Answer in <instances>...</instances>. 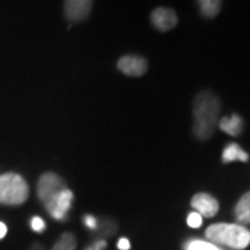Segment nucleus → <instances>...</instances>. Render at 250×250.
<instances>
[{
	"label": "nucleus",
	"instance_id": "nucleus-1",
	"mask_svg": "<svg viewBox=\"0 0 250 250\" xmlns=\"http://www.w3.org/2000/svg\"><path fill=\"white\" fill-rule=\"evenodd\" d=\"M220 108L221 103L215 93L210 90L197 93L193 102V134L197 139L207 141L214 134Z\"/></svg>",
	"mask_w": 250,
	"mask_h": 250
},
{
	"label": "nucleus",
	"instance_id": "nucleus-2",
	"mask_svg": "<svg viewBox=\"0 0 250 250\" xmlns=\"http://www.w3.org/2000/svg\"><path fill=\"white\" fill-rule=\"evenodd\" d=\"M207 239L232 249H245L250 243V231L239 224H214L206 229Z\"/></svg>",
	"mask_w": 250,
	"mask_h": 250
},
{
	"label": "nucleus",
	"instance_id": "nucleus-3",
	"mask_svg": "<svg viewBox=\"0 0 250 250\" xmlns=\"http://www.w3.org/2000/svg\"><path fill=\"white\" fill-rule=\"evenodd\" d=\"M29 196V188L25 179L16 172L0 175V203L9 206L22 205Z\"/></svg>",
	"mask_w": 250,
	"mask_h": 250
},
{
	"label": "nucleus",
	"instance_id": "nucleus-4",
	"mask_svg": "<svg viewBox=\"0 0 250 250\" xmlns=\"http://www.w3.org/2000/svg\"><path fill=\"white\" fill-rule=\"evenodd\" d=\"M64 189H67V187L62 177L54 172H45L38 182V196L46 206Z\"/></svg>",
	"mask_w": 250,
	"mask_h": 250
},
{
	"label": "nucleus",
	"instance_id": "nucleus-5",
	"mask_svg": "<svg viewBox=\"0 0 250 250\" xmlns=\"http://www.w3.org/2000/svg\"><path fill=\"white\" fill-rule=\"evenodd\" d=\"M72 197H74L72 192L67 188L45 206L46 210L49 211V214L52 215L54 220H64L68 210L71 208Z\"/></svg>",
	"mask_w": 250,
	"mask_h": 250
},
{
	"label": "nucleus",
	"instance_id": "nucleus-6",
	"mask_svg": "<svg viewBox=\"0 0 250 250\" xmlns=\"http://www.w3.org/2000/svg\"><path fill=\"white\" fill-rule=\"evenodd\" d=\"M118 70L129 77H142L147 71V62L141 56L128 54L118 60Z\"/></svg>",
	"mask_w": 250,
	"mask_h": 250
},
{
	"label": "nucleus",
	"instance_id": "nucleus-7",
	"mask_svg": "<svg viewBox=\"0 0 250 250\" xmlns=\"http://www.w3.org/2000/svg\"><path fill=\"white\" fill-rule=\"evenodd\" d=\"M190 205L196 210L197 214H200L202 217H207V218L214 217L218 213V208H220L217 199L211 196V195H208V193H197V195H195L192 197Z\"/></svg>",
	"mask_w": 250,
	"mask_h": 250
},
{
	"label": "nucleus",
	"instance_id": "nucleus-8",
	"mask_svg": "<svg viewBox=\"0 0 250 250\" xmlns=\"http://www.w3.org/2000/svg\"><path fill=\"white\" fill-rule=\"evenodd\" d=\"M152 22L159 31H171L178 24V17L175 11L167 7H159L152 13Z\"/></svg>",
	"mask_w": 250,
	"mask_h": 250
},
{
	"label": "nucleus",
	"instance_id": "nucleus-9",
	"mask_svg": "<svg viewBox=\"0 0 250 250\" xmlns=\"http://www.w3.org/2000/svg\"><path fill=\"white\" fill-rule=\"evenodd\" d=\"M93 3L89 0H68L64 3V11L68 20L82 21L89 16Z\"/></svg>",
	"mask_w": 250,
	"mask_h": 250
},
{
	"label": "nucleus",
	"instance_id": "nucleus-10",
	"mask_svg": "<svg viewBox=\"0 0 250 250\" xmlns=\"http://www.w3.org/2000/svg\"><path fill=\"white\" fill-rule=\"evenodd\" d=\"M235 218L239 225L250 224V192H246L235 206Z\"/></svg>",
	"mask_w": 250,
	"mask_h": 250
},
{
	"label": "nucleus",
	"instance_id": "nucleus-11",
	"mask_svg": "<svg viewBox=\"0 0 250 250\" xmlns=\"http://www.w3.org/2000/svg\"><path fill=\"white\" fill-rule=\"evenodd\" d=\"M220 128L225 134L231 135V136H238L243 129V121L241 117L236 114L231 117H224L220 121Z\"/></svg>",
	"mask_w": 250,
	"mask_h": 250
},
{
	"label": "nucleus",
	"instance_id": "nucleus-12",
	"mask_svg": "<svg viewBox=\"0 0 250 250\" xmlns=\"http://www.w3.org/2000/svg\"><path fill=\"white\" fill-rule=\"evenodd\" d=\"M248 161L249 160V154L242 149L239 145L231 143L228 145L223 152V161L224 163H231V161Z\"/></svg>",
	"mask_w": 250,
	"mask_h": 250
},
{
	"label": "nucleus",
	"instance_id": "nucleus-13",
	"mask_svg": "<svg viewBox=\"0 0 250 250\" xmlns=\"http://www.w3.org/2000/svg\"><path fill=\"white\" fill-rule=\"evenodd\" d=\"M199 7H200V11L205 17L213 18L220 13L221 1H218V0H203V1H199Z\"/></svg>",
	"mask_w": 250,
	"mask_h": 250
},
{
	"label": "nucleus",
	"instance_id": "nucleus-14",
	"mask_svg": "<svg viewBox=\"0 0 250 250\" xmlns=\"http://www.w3.org/2000/svg\"><path fill=\"white\" fill-rule=\"evenodd\" d=\"M77 249V239L72 233H64L59 241L56 242L52 250H75Z\"/></svg>",
	"mask_w": 250,
	"mask_h": 250
},
{
	"label": "nucleus",
	"instance_id": "nucleus-15",
	"mask_svg": "<svg viewBox=\"0 0 250 250\" xmlns=\"http://www.w3.org/2000/svg\"><path fill=\"white\" fill-rule=\"evenodd\" d=\"M185 250H220L214 243L206 241H199V239H193L189 241L185 245Z\"/></svg>",
	"mask_w": 250,
	"mask_h": 250
},
{
	"label": "nucleus",
	"instance_id": "nucleus-16",
	"mask_svg": "<svg viewBox=\"0 0 250 250\" xmlns=\"http://www.w3.org/2000/svg\"><path fill=\"white\" fill-rule=\"evenodd\" d=\"M116 223L114 221H111V220H103L100 225L96 227V229L95 231H98L100 235H103V239H104V236H110V235H113V233L116 232Z\"/></svg>",
	"mask_w": 250,
	"mask_h": 250
},
{
	"label": "nucleus",
	"instance_id": "nucleus-17",
	"mask_svg": "<svg viewBox=\"0 0 250 250\" xmlns=\"http://www.w3.org/2000/svg\"><path fill=\"white\" fill-rule=\"evenodd\" d=\"M202 223H203V217L200 214H197L196 211H193V213H190V214L188 215V225L190 228H199L202 225Z\"/></svg>",
	"mask_w": 250,
	"mask_h": 250
},
{
	"label": "nucleus",
	"instance_id": "nucleus-18",
	"mask_svg": "<svg viewBox=\"0 0 250 250\" xmlns=\"http://www.w3.org/2000/svg\"><path fill=\"white\" fill-rule=\"evenodd\" d=\"M31 228H32L35 232H42L46 228V224L41 217L36 215V217H34V218L31 220Z\"/></svg>",
	"mask_w": 250,
	"mask_h": 250
},
{
	"label": "nucleus",
	"instance_id": "nucleus-19",
	"mask_svg": "<svg viewBox=\"0 0 250 250\" xmlns=\"http://www.w3.org/2000/svg\"><path fill=\"white\" fill-rule=\"evenodd\" d=\"M83 221H85V225H86L89 229H93V231L96 229V227H98V220H96L93 215H85V220H83Z\"/></svg>",
	"mask_w": 250,
	"mask_h": 250
},
{
	"label": "nucleus",
	"instance_id": "nucleus-20",
	"mask_svg": "<svg viewBox=\"0 0 250 250\" xmlns=\"http://www.w3.org/2000/svg\"><path fill=\"white\" fill-rule=\"evenodd\" d=\"M106 246H107V243H106L104 239H99V241L95 242L93 245H90L86 250H104L106 249Z\"/></svg>",
	"mask_w": 250,
	"mask_h": 250
},
{
	"label": "nucleus",
	"instance_id": "nucleus-21",
	"mask_svg": "<svg viewBox=\"0 0 250 250\" xmlns=\"http://www.w3.org/2000/svg\"><path fill=\"white\" fill-rule=\"evenodd\" d=\"M118 249L120 250H129V248H131V243H129V241L126 239V238H121L120 241H118Z\"/></svg>",
	"mask_w": 250,
	"mask_h": 250
},
{
	"label": "nucleus",
	"instance_id": "nucleus-22",
	"mask_svg": "<svg viewBox=\"0 0 250 250\" xmlns=\"http://www.w3.org/2000/svg\"><path fill=\"white\" fill-rule=\"evenodd\" d=\"M6 233H7V227H6V224L0 221V239H3L6 236Z\"/></svg>",
	"mask_w": 250,
	"mask_h": 250
},
{
	"label": "nucleus",
	"instance_id": "nucleus-23",
	"mask_svg": "<svg viewBox=\"0 0 250 250\" xmlns=\"http://www.w3.org/2000/svg\"><path fill=\"white\" fill-rule=\"evenodd\" d=\"M29 250H43V248H42L41 245H38V243H35V245H32V246L29 248Z\"/></svg>",
	"mask_w": 250,
	"mask_h": 250
}]
</instances>
